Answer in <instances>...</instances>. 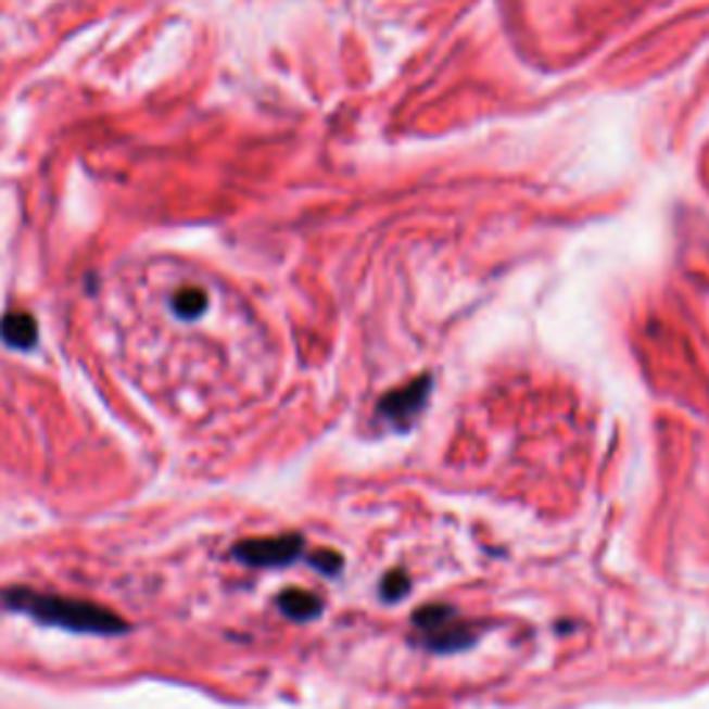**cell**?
Here are the masks:
<instances>
[{
  "instance_id": "cell-1",
  "label": "cell",
  "mask_w": 709,
  "mask_h": 709,
  "mask_svg": "<svg viewBox=\"0 0 709 709\" xmlns=\"http://www.w3.org/2000/svg\"><path fill=\"white\" fill-rule=\"evenodd\" d=\"M3 605L14 607L20 612H28L31 618L53 626H64L69 632H92V635H117L128 630V623L117 612L105 610L103 605L84 602L73 596H53V593L37 591H7Z\"/></svg>"
},
{
  "instance_id": "cell-2",
  "label": "cell",
  "mask_w": 709,
  "mask_h": 709,
  "mask_svg": "<svg viewBox=\"0 0 709 709\" xmlns=\"http://www.w3.org/2000/svg\"><path fill=\"white\" fill-rule=\"evenodd\" d=\"M300 546H303V541L296 535L258 537V541L241 543L236 555L244 562H253V566H280V562L294 560Z\"/></svg>"
},
{
  "instance_id": "cell-3",
  "label": "cell",
  "mask_w": 709,
  "mask_h": 709,
  "mask_svg": "<svg viewBox=\"0 0 709 709\" xmlns=\"http://www.w3.org/2000/svg\"><path fill=\"white\" fill-rule=\"evenodd\" d=\"M425 400H427V377H421L419 383H410L402 391H396V394L385 396L383 414L391 416L394 421H407L421 405H425Z\"/></svg>"
},
{
  "instance_id": "cell-4",
  "label": "cell",
  "mask_w": 709,
  "mask_h": 709,
  "mask_svg": "<svg viewBox=\"0 0 709 709\" xmlns=\"http://www.w3.org/2000/svg\"><path fill=\"white\" fill-rule=\"evenodd\" d=\"M0 330H3V339L12 346H31L34 339H37V325H34L31 316L23 314L7 316Z\"/></svg>"
},
{
  "instance_id": "cell-5",
  "label": "cell",
  "mask_w": 709,
  "mask_h": 709,
  "mask_svg": "<svg viewBox=\"0 0 709 709\" xmlns=\"http://www.w3.org/2000/svg\"><path fill=\"white\" fill-rule=\"evenodd\" d=\"M280 607H283V612H289L291 618H311L319 610V602H316V596H311V593L305 591H289L280 596Z\"/></svg>"
}]
</instances>
